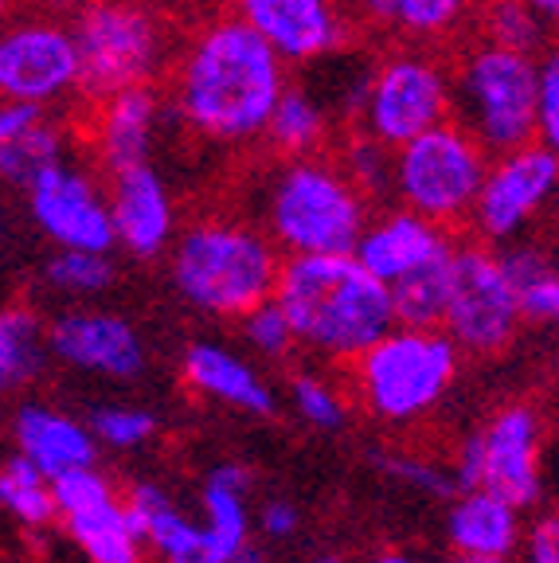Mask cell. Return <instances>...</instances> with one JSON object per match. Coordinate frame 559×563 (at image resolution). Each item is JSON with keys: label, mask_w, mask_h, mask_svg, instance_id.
<instances>
[{"label": "cell", "mask_w": 559, "mask_h": 563, "mask_svg": "<svg viewBox=\"0 0 559 563\" xmlns=\"http://www.w3.org/2000/svg\"><path fill=\"white\" fill-rule=\"evenodd\" d=\"M462 489H490L505 501L533 509L544 493V419L533 404L513 399L497 407L458 446L454 466Z\"/></svg>", "instance_id": "10"}, {"label": "cell", "mask_w": 559, "mask_h": 563, "mask_svg": "<svg viewBox=\"0 0 559 563\" xmlns=\"http://www.w3.org/2000/svg\"><path fill=\"white\" fill-rule=\"evenodd\" d=\"M289 404H294L297 419L317 427V431H341L349 422V396L332 379H325L321 372H294Z\"/></svg>", "instance_id": "36"}, {"label": "cell", "mask_w": 559, "mask_h": 563, "mask_svg": "<svg viewBox=\"0 0 559 563\" xmlns=\"http://www.w3.org/2000/svg\"><path fill=\"white\" fill-rule=\"evenodd\" d=\"M168 118H176L173 102L161 98L157 87H130L118 95L95 98L87 122L95 165H102V173L110 176L118 168L153 161Z\"/></svg>", "instance_id": "18"}, {"label": "cell", "mask_w": 559, "mask_h": 563, "mask_svg": "<svg viewBox=\"0 0 559 563\" xmlns=\"http://www.w3.org/2000/svg\"><path fill=\"white\" fill-rule=\"evenodd\" d=\"M180 376L188 391L208 399V404L231 407V411L254 415V419H271L278 411V396L263 372L223 341L200 336L188 344L180 356Z\"/></svg>", "instance_id": "21"}, {"label": "cell", "mask_w": 559, "mask_h": 563, "mask_svg": "<svg viewBox=\"0 0 559 563\" xmlns=\"http://www.w3.org/2000/svg\"><path fill=\"white\" fill-rule=\"evenodd\" d=\"M556 509H559V505H556Z\"/></svg>", "instance_id": "51"}, {"label": "cell", "mask_w": 559, "mask_h": 563, "mask_svg": "<svg viewBox=\"0 0 559 563\" xmlns=\"http://www.w3.org/2000/svg\"><path fill=\"white\" fill-rule=\"evenodd\" d=\"M98 442L110 450H138L157 434V415L138 404H102L90 415Z\"/></svg>", "instance_id": "37"}, {"label": "cell", "mask_w": 559, "mask_h": 563, "mask_svg": "<svg viewBox=\"0 0 559 563\" xmlns=\"http://www.w3.org/2000/svg\"><path fill=\"white\" fill-rule=\"evenodd\" d=\"M505 266L513 274L516 298L525 309V325H559V266L548 246L533 235L501 246Z\"/></svg>", "instance_id": "28"}, {"label": "cell", "mask_w": 559, "mask_h": 563, "mask_svg": "<svg viewBox=\"0 0 559 563\" xmlns=\"http://www.w3.org/2000/svg\"><path fill=\"white\" fill-rule=\"evenodd\" d=\"M59 493V525L87 563H141L145 537L130 509V497L110 485L95 466L55 482Z\"/></svg>", "instance_id": "15"}, {"label": "cell", "mask_w": 559, "mask_h": 563, "mask_svg": "<svg viewBox=\"0 0 559 563\" xmlns=\"http://www.w3.org/2000/svg\"><path fill=\"white\" fill-rule=\"evenodd\" d=\"M450 118H454V63L430 52V44H403L372 63L352 125L399 150Z\"/></svg>", "instance_id": "8"}, {"label": "cell", "mask_w": 559, "mask_h": 563, "mask_svg": "<svg viewBox=\"0 0 559 563\" xmlns=\"http://www.w3.org/2000/svg\"><path fill=\"white\" fill-rule=\"evenodd\" d=\"M231 9L271 40L289 67H317L349 44L352 16L344 0H231Z\"/></svg>", "instance_id": "17"}, {"label": "cell", "mask_w": 559, "mask_h": 563, "mask_svg": "<svg viewBox=\"0 0 559 563\" xmlns=\"http://www.w3.org/2000/svg\"><path fill=\"white\" fill-rule=\"evenodd\" d=\"M337 161L368 200H387L395 192V150L387 141L360 130V125H349V133L341 137V150H337Z\"/></svg>", "instance_id": "34"}, {"label": "cell", "mask_w": 559, "mask_h": 563, "mask_svg": "<svg viewBox=\"0 0 559 563\" xmlns=\"http://www.w3.org/2000/svg\"><path fill=\"white\" fill-rule=\"evenodd\" d=\"M481 0H399V32L415 44H446L473 24Z\"/></svg>", "instance_id": "35"}, {"label": "cell", "mask_w": 559, "mask_h": 563, "mask_svg": "<svg viewBox=\"0 0 559 563\" xmlns=\"http://www.w3.org/2000/svg\"><path fill=\"white\" fill-rule=\"evenodd\" d=\"M380 466H384L387 477H395V482L407 485V489L427 493V497H458V489H462L458 474H446L442 466L423 462V457H412V454H392V457H384Z\"/></svg>", "instance_id": "39"}, {"label": "cell", "mask_w": 559, "mask_h": 563, "mask_svg": "<svg viewBox=\"0 0 559 563\" xmlns=\"http://www.w3.org/2000/svg\"><path fill=\"white\" fill-rule=\"evenodd\" d=\"M0 505L28 532H44V528L59 525V493H55V477L28 462L24 454L12 450L0 466Z\"/></svg>", "instance_id": "30"}, {"label": "cell", "mask_w": 559, "mask_h": 563, "mask_svg": "<svg viewBox=\"0 0 559 563\" xmlns=\"http://www.w3.org/2000/svg\"><path fill=\"white\" fill-rule=\"evenodd\" d=\"M106 192H110V211H114L118 246L125 255L149 263V258H161L173 251L176 235H180L176 200L153 161L110 173L106 176Z\"/></svg>", "instance_id": "19"}, {"label": "cell", "mask_w": 559, "mask_h": 563, "mask_svg": "<svg viewBox=\"0 0 559 563\" xmlns=\"http://www.w3.org/2000/svg\"><path fill=\"white\" fill-rule=\"evenodd\" d=\"M28 9H35V12H47V16H75V12L87 4V0H24Z\"/></svg>", "instance_id": "44"}, {"label": "cell", "mask_w": 559, "mask_h": 563, "mask_svg": "<svg viewBox=\"0 0 559 563\" xmlns=\"http://www.w3.org/2000/svg\"><path fill=\"white\" fill-rule=\"evenodd\" d=\"M450 231L454 228H442L438 220L407 208V203H392V208L376 211V216L368 220L364 235H360V243H357V258L376 274V278L395 286V282L435 266L438 258L454 255L458 243Z\"/></svg>", "instance_id": "20"}, {"label": "cell", "mask_w": 559, "mask_h": 563, "mask_svg": "<svg viewBox=\"0 0 559 563\" xmlns=\"http://www.w3.org/2000/svg\"><path fill=\"white\" fill-rule=\"evenodd\" d=\"M251 220L278 243L282 255H337L357 251L372 200L329 153L274 157L254 168L246 185Z\"/></svg>", "instance_id": "3"}, {"label": "cell", "mask_w": 559, "mask_h": 563, "mask_svg": "<svg viewBox=\"0 0 559 563\" xmlns=\"http://www.w3.org/2000/svg\"><path fill=\"white\" fill-rule=\"evenodd\" d=\"M274 298L294 321L297 344L329 364H352L399 325L392 286L368 271L357 251L286 255Z\"/></svg>", "instance_id": "2"}, {"label": "cell", "mask_w": 559, "mask_h": 563, "mask_svg": "<svg viewBox=\"0 0 559 563\" xmlns=\"http://www.w3.org/2000/svg\"><path fill=\"white\" fill-rule=\"evenodd\" d=\"M536 98L540 55L481 35L454 55V118L470 125L490 153L536 141Z\"/></svg>", "instance_id": "7"}, {"label": "cell", "mask_w": 559, "mask_h": 563, "mask_svg": "<svg viewBox=\"0 0 559 563\" xmlns=\"http://www.w3.org/2000/svg\"><path fill=\"white\" fill-rule=\"evenodd\" d=\"M454 266L458 251L438 258L427 271L412 274V278L395 282L392 298L403 325H442L446 309H450V294H454Z\"/></svg>", "instance_id": "32"}, {"label": "cell", "mask_w": 559, "mask_h": 563, "mask_svg": "<svg viewBox=\"0 0 559 563\" xmlns=\"http://www.w3.org/2000/svg\"><path fill=\"white\" fill-rule=\"evenodd\" d=\"M516 563H559V509L544 512L525 532V544L516 552Z\"/></svg>", "instance_id": "41"}, {"label": "cell", "mask_w": 559, "mask_h": 563, "mask_svg": "<svg viewBox=\"0 0 559 563\" xmlns=\"http://www.w3.org/2000/svg\"><path fill=\"white\" fill-rule=\"evenodd\" d=\"M536 141L559 153V44L540 52V98H536Z\"/></svg>", "instance_id": "40"}, {"label": "cell", "mask_w": 559, "mask_h": 563, "mask_svg": "<svg viewBox=\"0 0 559 563\" xmlns=\"http://www.w3.org/2000/svg\"><path fill=\"white\" fill-rule=\"evenodd\" d=\"M450 563H516V555H473V552H454Z\"/></svg>", "instance_id": "45"}, {"label": "cell", "mask_w": 559, "mask_h": 563, "mask_svg": "<svg viewBox=\"0 0 559 563\" xmlns=\"http://www.w3.org/2000/svg\"><path fill=\"white\" fill-rule=\"evenodd\" d=\"M286 255L251 216L204 211L188 220L168 251L176 298L204 317L239 321L274 298Z\"/></svg>", "instance_id": "4"}, {"label": "cell", "mask_w": 559, "mask_h": 563, "mask_svg": "<svg viewBox=\"0 0 559 563\" xmlns=\"http://www.w3.org/2000/svg\"><path fill=\"white\" fill-rule=\"evenodd\" d=\"M70 133L55 106L4 102L0 106V173L24 192L44 168L67 161Z\"/></svg>", "instance_id": "23"}, {"label": "cell", "mask_w": 559, "mask_h": 563, "mask_svg": "<svg viewBox=\"0 0 559 563\" xmlns=\"http://www.w3.org/2000/svg\"><path fill=\"white\" fill-rule=\"evenodd\" d=\"M289 63L243 16H211L184 40L168 79V102L184 130L211 150L266 141L289 87Z\"/></svg>", "instance_id": "1"}, {"label": "cell", "mask_w": 559, "mask_h": 563, "mask_svg": "<svg viewBox=\"0 0 559 563\" xmlns=\"http://www.w3.org/2000/svg\"><path fill=\"white\" fill-rule=\"evenodd\" d=\"M536 12L551 24V32H559V0H528Z\"/></svg>", "instance_id": "46"}, {"label": "cell", "mask_w": 559, "mask_h": 563, "mask_svg": "<svg viewBox=\"0 0 559 563\" xmlns=\"http://www.w3.org/2000/svg\"><path fill=\"white\" fill-rule=\"evenodd\" d=\"M309 563H344L341 555H317V560H309Z\"/></svg>", "instance_id": "50"}, {"label": "cell", "mask_w": 559, "mask_h": 563, "mask_svg": "<svg viewBox=\"0 0 559 563\" xmlns=\"http://www.w3.org/2000/svg\"><path fill=\"white\" fill-rule=\"evenodd\" d=\"M239 325H243V336L259 356L266 361H286L289 352L302 349L297 344V333H294V321L286 317L278 298L263 301V306H254L246 317H239Z\"/></svg>", "instance_id": "38"}, {"label": "cell", "mask_w": 559, "mask_h": 563, "mask_svg": "<svg viewBox=\"0 0 559 563\" xmlns=\"http://www.w3.org/2000/svg\"><path fill=\"white\" fill-rule=\"evenodd\" d=\"M297 528H302V512H297L294 501L286 497H271V501L259 509V532L266 540H289L297 537Z\"/></svg>", "instance_id": "42"}, {"label": "cell", "mask_w": 559, "mask_h": 563, "mask_svg": "<svg viewBox=\"0 0 559 563\" xmlns=\"http://www.w3.org/2000/svg\"><path fill=\"white\" fill-rule=\"evenodd\" d=\"M446 540L454 552L473 555H516L525 544L520 505L505 501L490 489H462L450 497L446 512Z\"/></svg>", "instance_id": "25"}, {"label": "cell", "mask_w": 559, "mask_h": 563, "mask_svg": "<svg viewBox=\"0 0 559 563\" xmlns=\"http://www.w3.org/2000/svg\"><path fill=\"white\" fill-rule=\"evenodd\" d=\"M125 497H130V509L138 517L149 552L161 563H228L211 540L208 525L180 512V505L157 482H133Z\"/></svg>", "instance_id": "24"}, {"label": "cell", "mask_w": 559, "mask_h": 563, "mask_svg": "<svg viewBox=\"0 0 559 563\" xmlns=\"http://www.w3.org/2000/svg\"><path fill=\"white\" fill-rule=\"evenodd\" d=\"M376 563H419V560L407 552H384V555H376Z\"/></svg>", "instance_id": "47"}, {"label": "cell", "mask_w": 559, "mask_h": 563, "mask_svg": "<svg viewBox=\"0 0 559 563\" xmlns=\"http://www.w3.org/2000/svg\"><path fill=\"white\" fill-rule=\"evenodd\" d=\"M75 35L83 52V95H118L130 87H153L173 70V24L153 0H87L75 12Z\"/></svg>", "instance_id": "6"}, {"label": "cell", "mask_w": 559, "mask_h": 563, "mask_svg": "<svg viewBox=\"0 0 559 563\" xmlns=\"http://www.w3.org/2000/svg\"><path fill=\"white\" fill-rule=\"evenodd\" d=\"M490 165L493 153L481 145L478 133L450 118L395 150L392 200L423 211L442 228H458L470 223Z\"/></svg>", "instance_id": "9"}, {"label": "cell", "mask_w": 559, "mask_h": 563, "mask_svg": "<svg viewBox=\"0 0 559 563\" xmlns=\"http://www.w3.org/2000/svg\"><path fill=\"white\" fill-rule=\"evenodd\" d=\"M0 95L4 102L55 106L83 95V52L75 24L32 12L0 35Z\"/></svg>", "instance_id": "12"}, {"label": "cell", "mask_w": 559, "mask_h": 563, "mask_svg": "<svg viewBox=\"0 0 559 563\" xmlns=\"http://www.w3.org/2000/svg\"><path fill=\"white\" fill-rule=\"evenodd\" d=\"M118 271L110 251H70V246H52V255L40 266V282L55 298H67L70 306L102 298L114 286Z\"/></svg>", "instance_id": "31"}, {"label": "cell", "mask_w": 559, "mask_h": 563, "mask_svg": "<svg viewBox=\"0 0 559 563\" xmlns=\"http://www.w3.org/2000/svg\"><path fill=\"white\" fill-rule=\"evenodd\" d=\"M24 203L35 231L52 246H70V251H114L118 246L110 192L79 161L67 157L44 168L24 188Z\"/></svg>", "instance_id": "14"}, {"label": "cell", "mask_w": 559, "mask_h": 563, "mask_svg": "<svg viewBox=\"0 0 559 563\" xmlns=\"http://www.w3.org/2000/svg\"><path fill=\"white\" fill-rule=\"evenodd\" d=\"M52 356L75 372L130 384L145 372V341L138 329L114 309L98 306H67L47 321Z\"/></svg>", "instance_id": "16"}, {"label": "cell", "mask_w": 559, "mask_h": 563, "mask_svg": "<svg viewBox=\"0 0 559 563\" xmlns=\"http://www.w3.org/2000/svg\"><path fill=\"white\" fill-rule=\"evenodd\" d=\"M12 446L17 454H24L28 462L44 470L47 477H67L75 470H87L98 462V434L90 422L70 419L67 411L52 404H24L12 411Z\"/></svg>", "instance_id": "22"}, {"label": "cell", "mask_w": 559, "mask_h": 563, "mask_svg": "<svg viewBox=\"0 0 559 563\" xmlns=\"http://www.w3.org/2000/svg\"><path fill=\"white\" fill-rule=\"evenodd\" d=\"M47 361L55 356L44 317L24 301L4 309L0 313V387L17 391V387L32 384L47 368Z\"/></svg>", "instance_id": "29"}, {"label": "cell", "mask_w": 559, "mask_h": 563, "mask_svg": "<svg viewBox=\"0 0 559 563\" xmlns=\"http://www.w3.org/2000/svg\"><path fill=\"white\" fill-rule=\"evenodd\" d=\"M548 223H551V231H556V239H559V180H556V196H551V211H548Z\"/></svg>", "instance_id": "48"}, {"label": "cell", "mask_w": 559, "mask_h": 563, "mask_svg": "<svg viewBox=\"0 0 559 563\" xmlns=\"http://www.w3.org/2000/svg\"><path fill=\"white\" fill-rule=\"evenodd\" d=\"M246 470L235 462L211 466L200 485V520L208 525L211 540L219 544L223 560L235 563L251 548V505H246Z\"/></svg>", "instance_id": "26"}, {"label": "cell", "mask_w": 559, "mask_h": 563, "mask_svg": "<svg viewBox=\"0 0 559 563\" xmlns=\"http://www.w3.org/2000/svg\"><path fill=\"white\" fill-rule=\"evenodd\" d=\"M235 563H266V560H263V552H254V548H246V552L239 555Z\"/></svg>", "instance_id": "49"}, {"label": "cell", "mask_w": 559, "mask_h": 563, "mask_svg": "<svg viewBox=\"0 0 559 563\" xmlns=\"http://www.w3.org/2000/svg\"><path fill=\"white\" fill-rule=\"evenodd\" d=\"M556 180L559 153H551L540 141L493 153V165L485 173V185H481V196L470 216L473 235L490 246H508L528 239L536 223L548 220Z\"/></svg>", "instance_id": "13"}, {"label": "cell", "mask_w": 559, "mask_h": 563, "mask_svg": "<svg viewBox=\"0 0 559 563\" xmlns=\"http://www.w3.org/2000/svg\"><path fill=\"white\" fill-rule=\"evenodd\" d=\"M266 150L274 157H314L332 145V102H325L306 82H289L266 130Z\"/></svg>", "instance_id": "27"}, {"label": "cell", "mask_w": 559, "mask_h": 563, "mask_svg": "<svg viewBox=\"0 0 559 563\" xmlns=\"http://www.w3.org/2000/svg\"><path fill=\"white\" fill-rule=\"evenodd\" d=\"M525 325V309L516 298L513 274L501 246L473 239L458 243L454 294L446 309L442 329L458 341L465 356H501Z\"/></svg>", "instance_id": "11"}, {"label": "cell", "mask_w": 559, "mask_h": 563, "mask_svg": "<svg viewBox=\"0 0 559 563\" xmlns=\"http://www.w3.org/2000/svg\"><path fill=\"white\" fill-rule=\"evenodd\" d=\"M481 40L516 47V52L540 55L551 40V24L528 0H481L478 16H473Z\"/></svg>", "instance_id": "33"}, {"label": "cell", "mask_w": 559, "mask_h": 563, "mask_svg": "<svg viewBox=\"0 0 559 563\" xmlns=\"http://www.w3.org/2000/svg\"><path fill=\"white\" fill-rule=\"evenodd\" d=\"M458 341L442 325H395L349 364V387L360 411L384 427L427 419L462 372Z\"/></svg>", "instance_id": "5"}, {"label": "cell", "mask_w": 559, "mask_h": 563, "mask_svg": "<svg viewBox=\"0 0 559 563\" xmlns=\"http://www.w3.org/2000/svg\"><path fill=\"white\" fill-rule=\"evenodd\" d=\"M344 9L357 24L380 27V32H399V0H344Z\"/></svg>", "instance_id": "43"}]
</instances>
